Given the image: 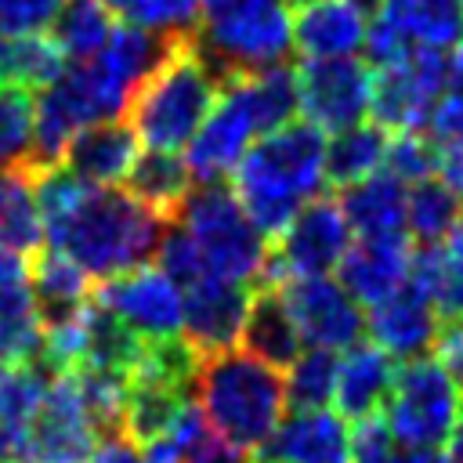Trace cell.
<instances>
[{
    "mask_svg": "<svg viewBox=\"0 0 463 463\" xmlns=\"http://www.w3.org/2000/svg\"><path fill=\"white\" fill-rule=\"evenodd\" d=\"M170 221L156 217L123 188L87 184L61 213L43 221V239L51 250L65 253L90 279L105 282L156 257Z\"/></svg>",
    "mask_w": 463,
    "mask_h": 463,
    "instance_id": "cell-1",
    "label": "cell"
},
{
    "mask_svg": "<svg viewBox=\"0 0 463 463\" xmlns=\"http://www.w3.org/2000/svg\"><path fill=\"white\" fill-rule=\"evenodd\" d=\"M326 130L307 119H289L286 127L260 134L235 166V199L246 217L264 232L279 235L293 213L311 203L322 188Z\"/></svg>",
    "mask_w": 463,
    "mask_h": 463,
    "instance_id": "cell-2",
    "label": "cell"
},
{
    "mask_svg": "<svg viewBox=\"0 0 463 463\" xmlns=\"http://www.w3.org/2000/svg\"><path fill=\"white\" fill-rule=\"evenodd\" d=\"M199 409L213 434L242 452H260L286 412V376L282 369L260 362L250 351L203 354L195 373Z\"/></svg>",
    "mask_w": 463,
    "mask_h": 463,
    "instance_id": "cell-3",
    "label": "cell"
},
{
    "mask_svg": "<svg viewBox=\"0 0 463 463\" xmlns=\"http://www.w3.org/2000/svg\"><path fill=\"white\" fill-rule=\"evenodd\" d=\"M192 47L221 87L286 65L293 51V0H206Z\"/></svg>",
    "mask_w": 463,
    "mask_h": 463,
    "instance_id": "cell-4",
    "label": "cell"
},
{
    "mask_svg": "<svg viewBox=\"0 0 463 463\" xmlns=\"http://www.w3.org/2000/svg\"><path fill=\"white\" fill-rule=\"evenodd\" d=\"M217 94H221V83L195 54L192 36H184L170 51V58L130 94L123 116H127V127L137 134V141H145L148 148L177 152L210 116Z\"/></svg>",
    "mask_w": 463,
    "mask_h": 463,
    "instance_id": "cell-5",
    "label": "cell"
},
{
    "mask_svg": "<svg viewBox=\"0 0 463 463\" xmlns=\"http://www.w3.org/2000/svg\"><path fill=\"white\" fill-rule=\"evenodd\" d=\"M174 224H181L195 242L206 275L257 286L268 257V235L246 217L242 203L224 181H210L188 192L174 213Z\"/></svg>",
    "mask_w": 463,
    "mask_h": 463,
    "instance_id": "cell-6",
    "label": "cell"
},
{
    "mask_svg": "<svg viewBox=\"0 0 463 463\" xmlns=\"http://www.w3.org/2000/svg\"><path fill=\"white\" fill-rule=\"evenodd\" d=\"M459 412H463V391L456 387L449 369L438 358L420 354L398 365L380 420L391 441H398L409 452H420V449H441Z\"/></svg>",
    "mask_w": 463,
    "mask_h": 463,
    "instance_id": "cell-7",
    "label": "cell"
},
{
    "mask_svg": "<svg viewBox=\"0 0 463 463\" xmlns=\"http://www.w3.org/2000/svg\"><path fill=\"white\" fill-rule=\"evenodd\" d=\"M449 58L438 47H412L402 61L373 69V123L383 130H427L430 112L441 98Z\"/></svg>",
    "mask_w": 463,
    "mask_h": 463,
    "instance_id": "cell-8",
    "label": "cell"
},
{
    "mask_svg": "<svg viewBox=\"0 0 463 463\" xmlns=\"http://www.w3.org/2000/svg\"><path fill=\"white\" fill-rule=\"evenodd\" d=\"M297 98L318 130H347L365 119L373 101V69L351 58H304L297 69Z\"/></svg>",
    "mask_w": 463,
    "mask_h": 463,
    "instance_id": "cell-9",
    "label": "cell"
},
{
    "mask_svg": "<svg viewBox=\"0 0 463 463\" xmlns=\"http://www.w3.org/2000/svg\"><path fill=\"white\" fill-rule=\"evenodd\" d=\"M257 137H260V123H257V112H253V101H250L242 80L224 83L221 101H213L210 116L188 137L184 163L192 170V181H199V184L224 181Z\"/></svg>",
    "mask_w": 463,
    "mask_h": 463,
    "instance_id": "cell-10",
    "label": "cell"
},
{
    "mask_svg": "<svg viewBox=\"0 0 463 463\" xmlns=\"http://www.w3.org/2000/svg\"><path fill=\"white\" fill-rule=\"evenodd\" d=\"M279 297L307 347L344 351L365 333L358 300L329 275H293L279 286Z\"/></svg>",
    "mask_w": 463,
    "mask_h": 463,
    "instance_id": "cell-11",
    "label": "cell"
},
{
    "mask_svg": "<svg viewBox=\"0 0 463 463\" xmlns=\"http://www.w3.org/2000/svg\"><path fill=\"white\" fill-rule=\"evenodd\" d=\"M90 300L116 311L137 336H177L184 326V297L181 286L163 275L156 264H137L123 275H112L90 289Z\"/></svg>",
    "mask_w": 463,
    "mask_h": 463,
    "instance_id": "cell-12",
    "label": "cell"
},
{
    "mask_svg": "<svg viewBox=\"0 0 463 463\" xmlns=\"http://www.w3.org/2000/svg\"><path fill=\"white\" fill-rule=\"evenodd\" d=\"M25 441L33 463H87L98 449V430L80 402V391L72 383V373H58L25 423Z\"/></svg>",
    "mask_w": 463,
    "mask_h": 463,
    "instance_id": "cell-13",
    "label": "cell"
},
{
    "mask_svg": "<svg viewBox=\"0 0 463 463\" xmlns=\"http://www.w3.org/2000/svg\"><path fill=\"white\" fill-rule=\"evenodd\" d=\"M347 246H351V228L344 221L340 203L336 199H311L275 235L271 257L279 260L286 279L329 275L340 264V257L347 253Z\"/></svg>",
    "mask_w": 463,
    "mask_h": 463,
    "instance_id": "cell-14",
    "label": "cell"
},
{
    "mask_svg": "<svg viewBox=\"0 0 463 463\" xmlns=\"http://www.w3.org/2000/svg\"><path fill=\"white\" fill-rule=\"evenodd\" d=\"M184 297V340L199 351V354H217V351H232L242 336V322L253 300V286L242 282H228L217 275H206L199 282H192L188 289H181Z\"/></svg>",
    "mask_w": 463,
    "mask_h": 463,
    "instance_id": "cell-15",
    "label": "cell"
},
{
    "mask_svg": "<svg viewBox=\"0 0 463 463\" xmlns=\"http://www.w3.org/2000/svg\"><path fill=\"white\" fill-rule=\"evenodd\" d=\"M365 333L373 336L376 347H383L391 358H420L438 344L441 333V318L434 311V304L412 286L405 282L398 293L369 304L365 315Z\"/></svg>",
    "mask_w": 463,
    "mask_h": 463,
    "instance_id": "cell-16",
    "label": "cell"
},
{
    "mask_svg": "<svg viewBox=\"0 0 463 463\" xmlns=\"http://www.w3.org/2000/svg\"><path fill=\"white\" fill-rule=\"evenodd\" d=\"M260 456L286 463H351V423L333 409H293L264 441Z\"/></svg>",
    "mask_w": 463,
    "mask_h": 463,
    "instance_id": "cell-17",
    "label": "cell"
},
{
    "mask_svg": "<svg viewBox=\"0 0 463 463\" xmlns=\"http://www.w3.org/2000/svg\"><path fill=\"white\" fill-rule=\"evenodd\" d=\"M409 260H412V250L405 235L358 239L347 246V253L336 264L340 286L358 304H376L409 282Z\"/></svg>",
    "mask_w": 463,
    "mask_h": 463,
    "instance_id": "cell-18",
    "label": "cell"
},
{
    "mask_svg": "<svg viewBox=\"0 0 463 463\" xmlns=\"http://www.w3.org/2000/svg\"><path fill=\"white\" fill-rule=\"evenodd\" d=\"M394 373H398V362L373 340H358V344L344 347L340 365H336V391H333L336 412L347 423L380 416V409L391 394Z\"/></svg>",
    "mask_w": 463,
    "mask_h": 463,
    "instance_id": "cell-19",
    "label": "cell"
},
{
    "mask_svg": "<svg viewBox=\"0 0 463 463\" xmlns=\"http://www.w3.org/2000/svg\"><path fill=\"white\" fill-rule=\"evenodd\" d=\"M365 14L351 0L293 4V47L300 58H351L365 43Z\"/></svg>",
    "mask_w": 463,
    "mask_h": 463,
    "instance_id": "cell-20",
    "label": "cell"
},
{
    "mask_svg": "<svg viewBox=\"0 0 463 463\" xmlns=\"http://www.w3.org/2000/svg\"><path fill=\"white\" fill-rule=\"evenodd\" d=\"M29 293H33V304H36V315H40V326L43 333L76 318L87 300H90V289H94V279L72 264L65 253L58 250H36L29 253Z\"/></svg>",
    "mask_w": 463,
    "mask_h": 463,
    "instance_id": "cell-21",
    "label": "cell"
},
{
    "mask_svg": "<svg viewBox=\"0 0 463 463\" xmlns=\"http://www.w3.org/2000/svg\"><path fill=\"white\" fill-rule=\"evenodd\" d=\"M137 156V134L127 123L105 119L76 130L61 152V166L83 177L87 184H116L127 177Z\"/></svg>",
    "mask_w": 463,
    "mask_h": 463,
    "instance_id": "cell-22",
    "label": "cell"
},
{
    "mask_svg": "<svg viewBox=\"0 0 463 463\" xmlns=\"http://www.w3.org/2000/svg\"><path fill=\"white\" fill-rule=\"evenodd\" d=\"M405 195L409 188L398 177L376 170L340 188L336 203L344 210L347 228L358 232V239H387V235H405Z\"/></svg>",
    "mask_w": 463,
    "mask_h": 463,
    "instance_id": "cell-23",
    "label": "cell"
},
{
    "mask_svg": "<svg viewBox=\"0 0 463 463\" xmlns=\"http://www.w3.org/2000/svg\"><path fill=\"white\" fill-rule=\"evenodd\" d=\"M409 282L434 304L441 322L463 318V221L441 242L412 250Z\"/></svg>",
    "mask_w": 463,
    "mask_h": 463,
    "instance_id": "cell-24",
    "label": "cell"
},
{
    "mask_svg": "<svg viewBox=\"0 0 463 463\" xmlns=\"http://www.w3.org/2000/svg\"><path fill=\"white\" fill-rule=\"evenodd\" d=\"M123 181H127V192L163 221H174V213L192 192V170L184 156H177L174 148L137 152Z\"/></svg>",
    "mask_w": 463,
    "mask_h": 463,
    "instance_id": "cell-25",
    "label": "cell"
},
{
    "mask_svg": "<svg viewBox=\"0 0 463 463\" xmlns=\"http://www.w3.org/2000/svg\"><path fill=\"white\" fill-rule=\"evenodd\" d=\"M145 351V340L105 304L87 300L80 311V362L76 369H112V373H134L137 358Z\"/></svg>",
    "mask_w": 463,
    "mask_h": 463,
    "instance_id": "cell-26",
    "label": "cell"
},
{
    "mask_svg": "<svg viewBox=\"0 0 463 463\" xmlns=\"http://www.w3.org/2000/svg\"><path fill=\"white\" fill-rule=\"evenodd\" d=\"M184 36H163L141 25H116L112 36L105 40V47L94 54V61L123 87V90H137L166 58L170 51L181 43Z\"/></svg>",
    "mask_w": 463,
    "mask_h": 463,
    "instance_id": "cell-27",
    "label": "cell"
},
{
    "mask_svg": "<svg viewBox=\"0 0 463 463\" xmlns=\"http://www.w3.org/2000/svg\"><path fill=\"white\" fill-rule=\"evenodd\" d=\"M239 340L246 344L250 354H257L260 362H268L275 369H286L304 351V340H300L279 289H253Z\"/></svg>",
    "mask_w": 463,
    "mask_h": 463,
    "instance_id": "cell-28",
    "label": "cell"
},
{
    "mask_svg": "<svg viewBox=\"0 0 463 463\" xmlns=\"http://www.w3.org/2000/svg\"><path fill=\"white\" fill-rule=\"evenodd\" d=\"M420 47H456L463 40V0H380V14Z\"/></svg>",
    "mask_w": 463,
    "mask_h": 463,
    "instance_id": "cell-29",
    "label": "cell"
},
{
    "mask_svg": "<svg viewBox=\"0 0 463 463\" xmlns=\"http://www.w3.org/2000/svg\"><path fill=\"white\" fill-rule=\"evenodd\" d=\"M387 137L391 134L380 123H354L347 130H336L333 141H326V159H322L326 184L340 192V188L383 170Z\"/></svg>",
    "mask_w": 463,
    "mask_h": 463,
    "instance_id": "cell-30",
    "label": "cell"
},
{
    "mask_svg": "<svg viewBox=\"0 0 463 463\" xmlns=\"http://www.w3.org/2000/svg\"><path fill=\"white\" fill-rule=\"evenodd\" d=\"M43 242V221L25 166L0 170V246L14 253H36Z\"/></svg>",
    "mask_w": 463,
    "mask_h": 463,
    "instance_id": "cell-31",
    "label": "cell"
},
{
    "mask_svg": "<svg viewBox=\"0 0 463 463\" xmlns=\"http://www.w3.org/2000/svg\"><path fill=\"white\" fill-rule=\"evenodd\" d=\"M188 402L192 398L181 387H163V383L130 376L127 405H123V438H130L134 445H148L152 438H159L177 420V412Z\"/></svg>",
    "mask_w": 463,
    "mask_h": 463,
    "instance_id": "cell-32",
    "label": "cell"
},
{
    "mask_svg": "<svg viewBox=\"0 0 463 463\" xmlns=\"http://www.w3.org/2000/svg\"><path fill=\"white\" fill-rule=\"evenodd\" d=\"M112 29V11L101 0H65L51 22V43L61 51V58L90 61Z\"/></svg>",
    "mask_w": 463,
    "mask_h": 463,
    "instance_id": "cell-33",
    "label": "cell"
},
{
    "mask_svg": "<svg viewBox=\"0 0 463 463\" xmlns=\"http://www.w3.org/2000/svg\"><path fill=\"white\" fill-rule=\"evenodd\" d=\"M65 58L51 43V36L25 33V36H0V87H47L61 76Z\"/></svg>",
    "mask_w": 463,
    "mask_h": 463,
    "instance_id": "cell-34",
    "label": "cell"
},
{
    "mask_svg": "<svg viewBox=\"0 0 463 463\" xmlns=\"http://www.w3.org/2000/svg\"><path fill=\"white\" fill-rule=\"evenodd\" d=\"M459 221H463V203L445 181L423 177L409 188V195H405V228L412 232V239L420 246L441 242Z\"/></svg>",
    "mask_w": 463,
    "mask_h": 463,
    "instance_id": "cell-35",
    "label": "cell"
},
{
    "mask_svg": "<svg viewBox=\"0 0 463 463\" xmlns=\"http://www.w3.org/2000/svg\"><path fill=\"white\" fill-rule=\"evenodd\" d=\"M40 354H43V326L29 282L0 289V365L36 362Z\"/></svg>",
    "mask_w": 463,
    "mask_h": 463,
    "instance_id": "cell-36",
    "label": "cell"
},
{
    "mask_svg": "<svg viewBox=\"0 0 463 463\" xmlns=\"http://www.w3.org/2000/svg\"><path fill=\"white\" fill-rule=\"evenodd\" d=\"M72 383L80 391V402L98 430V438H112L123 434V405H127V387L130 376L127 373H112V369H72Z\"/></svg>",
    "mask_w": 463,
    "mask_h": 463,
    "instance_id": "cell-37",
    "label": "cell"
},
{
    "mask_svg": "<svg viewBox=\"0 0 463 463\" xmlns=\"http://www.w3.org/2000/svg\"><path fill=\"white\" fill-rule=\"evenodd\" d=\"M336 351L329 347H307L300 351L286 369V405L293 409H326L336 391Z\"/></svg>",
    "mask_w": 463,
    "mask_h": 463,
    "instance_id": "cell-38",
    "label": "cell"
},
{
    "mask_svg": "<svg viewBox=\"0 0 463 463\" xmlns=\"http://www.w3.org/2000/svg\"><path fill=\"white\" fill-rule=\"evenodd\" d=\"M54 373L36 362H7L0 365V423L4 427H25L33 412L40 409Z\"/></svg>",
    "mask_w": 463,
    "mask_h": 463,
    "instance_id": "cell-39",
    "label": "cell"
},
{
    "mask_svg": "<svg viewBox=\"0 0 463 463\" xmlns=\"http://www.w3.org/2000/svg\"><path fill=\"white\" fill-rule=\"evenodd\" d=\"M199 362L203 354L177 333V336H156V340H145V351L134 365V380H152V383H163V387H181L188 391L195 383V373H199Z\"/></svg>",
    "mask_w": 463,
    "mask_h": 463,
    "instance_id": "cell-40",
    "label": "cell"
},
{
    "mask_svg": "<svg viewBox=\"0 0 463 463\" xmlns=\"http://www.w3.org/2000/svg\"><path fill=\"white\" fill-rule=\"evenodd\" d=\"M127 25H141L163 36H192L203 14V0H101Z\"/></svg>",
    "mask_w": 463,
    "mask_h": 463,
    "instance_id": "cell-41",
    "label": "cell"
},
{
    "mask_svg": "<svg viewBox=\"0 0 463 463\" xmlns=\"http://www.w3.org/2000/svg\"><path fill=\"white\" fill-rule=\"evenodd\" d=\"M33 152V94L0 87V170L25 166Z\"/></svg>",
    "mask_w": 463,
    "mask_h": 463,
    "instance_id": "cell-42",
    "label": "cell"
},
{
    "mask_svg": "<svg viewBox=\"0 0 463 463\" xmlns=\"http://www.w3.org/2000/svg\"><path fill=\"white\" fill-rule=\"evenodd\" d=\"M434 166H438V141L427 137L423 130H398L394 137H387L383 170L402 184L434 177Z\"/></svg>",
    "mask_w": 463,
    "mask_h": 463,
    "instance_id": "cell-43",
    "label": "cell"
},
{
    "mask_svg": "<svg viewBox=\"0 0 463 463\" xmlns=\"http://www.w3.org/2000/svg\"><path fill=\"white\" fill-rule=\"evenodd\" d=\"M206 434H210V423H206L203 409H199L195 402H188V405L177 412V420H174L159 438H152V441L145 445V459H148V463H188L192 452L206 441Z\"/></svg>",
    "mask_w": 463,
    "mask_h": 463,
    "instance_id": "cell-44",
    "label": "cell"
},
{
    "mask_svg": "<svg viewBox=\"0 0 463 463\" xmlns=\"http://www.w3.org/2000/svg\"><path fill=\"white\" fill-rule=\"evenodd\" d=\"M430 137L434 141H459L463 137V47L452 51L441 98L430 112Z\"/></svg>",
    "mask_w": 463,
    "mask_h": 463,
    "instance_id": "cell-45",
    "label": "cell"
},
{
    "mask_svg": "<svg viewBox=\"0 0 463 463\" xmlns=\"http://www.w3.org/2000/svg\"><path fill=\"white\" fill-rule=\"evenodd\" d=\"M65 0H0V36L43 33Z\"/></svg>",
    "mask_w": 463,
    "mask_h": 463,
    "instance_id": "cell-46",
    "label": "cell"
},
{
    "mask_svg": "<svg viewBox=\"0 0 463 463\" xmlns=\"http://www.w3.org/2000/svg\"><path fill=\"white\" fill-rule=\"evenodd\" d=\"M434 347H438V362L449 369V376L463 391V318L441 322V333H438V344Z\"/></svg>",
    "mask_w": 463,
    "mask_h": 463,
    "instance_id": "cell-47",
    "label": "cell"
},
{
    "mask_svg": "<svg viewBox=\"0 0 463 463\" xmlns=\"http://www.w3.org/2000/svg\"><path fill=\"white\" fill-rule=\"evenodd\" d=\"M434 174L463 203V137L459 141H438V166H434Z\"/></svg>",
    "mask_w": 463,
    "mask_h": 463,
    "instance_id": "cell-48",
    "label": "cell"
},
{
    "mask_svg": "<svg viewBox=\"0 0 463 463\" xmlns=\"http://www.w3.org/2000/svg\"><path fill=\"white\" fill-rule=\"evenodd\" d=\"M87 463H148V459H145V452L130 438L112 434V438H101V445L90 452Z\"/></svg>",
    "mask_w": 463,
    "mask_h": 463,
    "instance_id": "cell-49",
    "label": "cell"
},
{
    "mask_svg": "<svg viewBox=\"0 0 463 463\" xmlns=\"http://www.w3.org/2000/svg\"><path fill=\"white\" fill-rule=\"evenodd\" d=\"M188 463H250V452H242V449H235L232 441H224L221 434H206V441L192 452V459Z\"/></svg>",
    "mask_w": 463,
    "mask_h": 463,
    "instance_id": "cell-50",
    "label": "cell"
},
{
    "mask_svg": "<svg viewBox=\"0 0 463 463\" xmlns=\"http://www.w3.org/2000/svg\"><path fill=\"white\" fill-rule=\"evenodd\" d=\"M0 463H33L25 427H4L0 423Z\"/></svg>",
    "mask_w": 463,
    "mask_h": 463,
    "instance_id": "cell-51",
    "label": "cell"
},
{
    "mask_svg": "<svg viewBox=\"0 0 463 463\" xmlns=\"http://www.w3.org/2000/svg\"><path fill=\"white\" fill-rule=\"evenodd\" d=\"M25 275H29V271H25V260H22V253H14V250L0 246V289L25 282Z\"/></svg>",
    "mask_w": 463,
    "mask_h": 463,
    "instance_id": "cell-52",
    "label": "cell"
},
{
    "mask_svg": "<svg viewBox=\"0 0 463 463\" xmlns=\"http://www.w3.org/2000/svg\"><path fill=\"white\" fill-rule=\"evenodd\" d=\"M449 459L452 463H463V412H459V420H456V427H452V434H449Z\"/></svg>",
    "mask_w": 463,
    "mask_h": 463,
    "instance_id": "cell-53",
    "label": "cell"
},
{
    "mask_svg": "<svg viewBox=\"0 0 463 463\" xmlns=\"http://www.w3.org/2000/svg\"><path fill=\"white\" fill-rule=\"evenodd\" d=\"M409 463H452L445 452H438V449H420V452H409L405 456Z\"/></svg>",
    "mask_w": 463,
    "mask_h": 463,
    "instance_id": "cell-54",
    "label": "cell"
},
{
    "mask_svg": "<svg viewBox=\"0 0 463 463\" xmlns=\"http://www.w3.org/2000/svg\"><path fill=\"white\" fill-rule=\"evenodd\" d=\"M250 463H286V459H275V456H257V459H250Z\"/></svg>",
    "mask_w": 463,
    "mask_h": 463,
    "instance_id": "cell-55",
    "label": "cell"
},
{
    "mask_svg": "<svg viewBox=\"0 0 463 463\" xmlns=\"http://www.w3.org/2000/svg\"><path fill=\"white\" fill-rule=\"evenodd\" d=\"M383 463H409V459H405V456H394V452H391V456H387Z\"/></svg>",
    "mask_w": 463,
    "mask_h": 463,
    "instance_id": "cell-56",
    "label": "cell"
},
{
    "mask_svg": "<svg viewBox=\"0 0 463 463\" xmlns=\"http://www.w3.org/2000/svg\"><path fill=\"white\" fill-rule=\"evenodd\" d=\"M293 4H300V0H293Z\"/></svg>",
    "mask_w": 463,
    "mask_h": 463,
    "instance_id": "cell-57",
    "label": "cell"
}]
</instances>
